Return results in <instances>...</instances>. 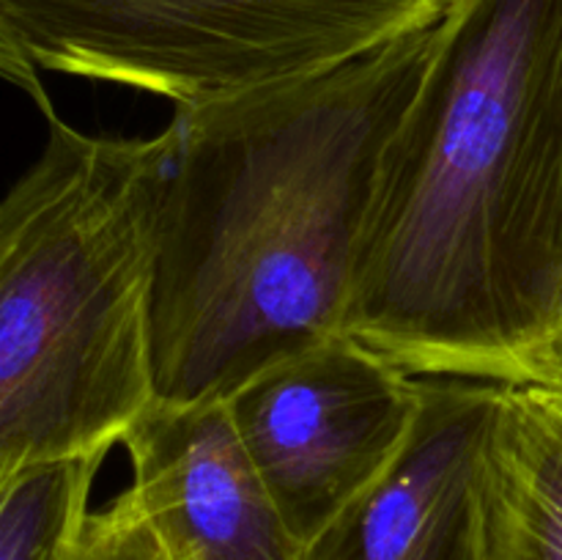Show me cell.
I'll return each mask as SVG.
<instances>
[{"instance_id": "3", "label": "cell", "mask_w": 562, "mask_h": 560, "mask_svg": "<svg viewBox=\"0 0 562 560\" xmlns=\"http://www.w3.org/2000/svg\"><path fill=\"white\" fill-rule=\"evenodd\" d=\"M165 135H88L53 115L0 195V486L108 456L157 399L148 333Z\"/></svg>"}, {"instance_id": "8", "label": "cell", "mask_w": 562, "mask_h": 560, "mask_svg": "<svg viewBox=\"0 0 562 560\" xmlns=\"http://www.w3.org/2000/svg\"><path fill=\"white\" fill-rule=\"evenodd\" d=\"M562 560V401L503 388L488 439V558Z\"/></svg>"}, {"instance_id": "9", "label": "cell", "mask_w": 562, "mask_h": 560, "mask_svg": "<svg viewBox=\"0 0 562 560\" xmlns=\"http://www.w3.org/2000/svg\"><path fill=\"white\" fill-rule=\"evenodd\" d=\"M108 456L47 461L0 486V560H69Z\"/></svg>"}, {"instance_id": "4", "label": "cell", "mask_w": 562, "mask_h": 560, "mask_svg": "<svg viewBox=\"0 0 562 560\" xmlns=\"http://www.w3.org/2000/svg\"><path fill=\"white\" fill-rule=\"evenodd\" d=\"M448 0H0L38 71L198 108L329 71L442 16Z\"/></svg>"}, {"instance_id": "2", "label": "cell", "mask_w": 562, "mask_h": 560, "mask_svg": "<svg viewBox=\"0 0 562 560\" xmlns=\"http://www.w3.org/2000/svg\"><path fill=\"white\" fill-rule=\"evenodd\" d=\"M434 25L329 71L176 108L148 291L159 401H225L346 333L368 209Z\"/></svg>"}, {"instance_id": "1", "label": "cell", "mask_w": 562, "mask_h": 560, "mask_svg": "<svg viewBox=\"0 0 562 560\" xmlns=\"http://www.w3.org/2000/svg\"><path fill=\"white\" fill-rule=\"evenodd\" d=\"M562 329V0H448L368 209L346 333L415 379L541 388Z\"/></svg>"}, {"instance_id": "7", "label": "cell", "mask_w": 562, "mask_h": 560, "mask_svg": "<svg viewBox=\"0 0 562 560\" xmlns=\"http://www.w3.org/2000/svg\"><path fill=\"white\" fill-rule=\"evenodd\" d=\"M121 448L130 489L168 560H307L223 401L154 399Z\"/></svg>"}, {"instance_id": "10", "label": "cell", "mask_w": 562, "mask_h": 560, "mask_svg": "<svg viewBox=\"0 0 562 560\" xmlns=\"http://www.w3.org/2000/svg\"><path fill=\"white\" fill-rule=\"evenodd\" d=\"M82 541L88 560H168L132 489L91 511Z\"/></svg>"}, {"instance_id": "6", "label": "cell", "mask_w": 562, "mask_h": 560, "mask_svg": "<svg viewBox=\"0 0 562 560\" xmlns=\"http://www.w3.org/2000/svg\"><path fill=\"white\" fill-rule=\"evenodd\" d=\"M417 384L420 412L404 453L307 547V560L488 558V439L503 388Z\"/></svg>"}, {"instance_id": "13", "label": "cell", "mask_w": 562, "mask_h": 560, "mask_svg": "<svg viewBox=\"0 0 562 560\" xmlns=\"http://www.w3.org/2000/svg\"><path fill=\"white\" fill-rule=\"evenodd\" d=\"M560 366H562V329H560V340H558V366H554V371H558ZM549 379H552V377H549Z\"/></svg>"}, {"instance_id": "11", "label": "cell", "mask_w": 562, "mask_h": 560, "mask_svg": "<svg viewBox=\"0 0 562 560\" xmlns=\"http://www.w3.org/2000/svg\"><path fill=\"white\" fill-rule=\"evenodd\" d=\"M0 80L20 88V91L42 110L44 119L58 115L53 110L49 93L42 82V71L31 64V58H27L25 49L20 47V42H16L14 33H11V27L5 25L3 14H0Z\"/></svg>"}, {"instance_id": "5", "label": "cell", "mask_w": 562, "mask_h": 560, "mask_svg": "<svg viewBox=\"0 0 562 560\" xmlns=\"http://www.w3.org/2000/svg\"><path fill=\"white\" fill-rule=\"evenodd\" d=\"M223 404L274 505L311 547L404 453L420 384L340 333L267 366Z\"/></svg>"}, {"instance_id": "12", "label": "cell", "mask_w": 562, "mask_h": 560, "mask_svg": "<svg viewBox=\"0 0 562 560\" xmlns=\"http://www.w3.org/2000/svg\"><path fill=\"white\" fill-rule=\"evenodd\" d=\"M541 388H549V390H552V393L558 395V399L562 401V366L558 368V371L552 373V379H549L547 384H541Z\"/></svg>"}]
</instances>
